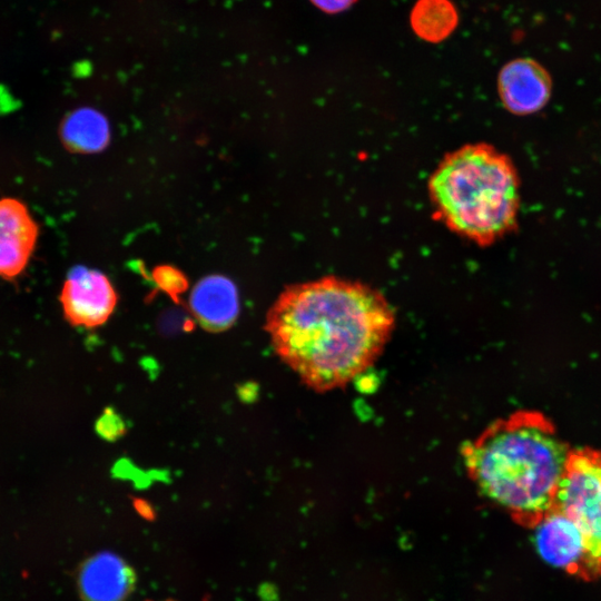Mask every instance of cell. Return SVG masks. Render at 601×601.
Here are the masks:
<instances>
[{
  "instance_id": "obj_15",
  "label": "cell",
  "mask_w": 601,
  "mask_h": 601,
  "mask_svg": "<svg viewBox=\"0 0 601 601\" xmlns=\"http://www.w3.org/2000/svg\"><path fill=\"white\" fill-rule=\"evenodd\" d=\"M317 8L328 13L347 9L355 0H311Z\"/></svg>"
},
{
  "instance_id": "obj_5",
  "label": "cell",
  "mask_w": 601,
  "mask_h": 601,
  "mask_svg": "<svg viewBox=\"0 0 601 601\" xmlns=\"http://www.w3.org/2000/svg\"><path fill=\"white\" fill-rule=\"evenodd\" d=\"M60 302L70 324L92 328L106 323L112 314L117 294L102 273L76 267L63 283Z\"/></svg>"
},
{
  "instance_id": "obj_3",
  "label": "cell",
  "mask_w": 601,
  "mask_h": 601,
  "mask_svg": "<svg viewBox=\"0 0 601 601\" xmlns=\"http://www.w3.org/2000/svg\"><path fill=\"white\" fill-rule=\"evenodd\" d=\"M521 181L512 159L485 142L447 155L428 181L444 224L479 246H490L518 228Z\"/></svg>"
},
{
  "instance_id": "obj_17",
  "label": "cell",
  "mask_w": 601,
  "mask_h": 601,
  "mask_svg": "<svg viewBox=\"0 0 601 601\" xmlns=\"http://www.w3.org/2000/svg\"><path fill=\"white\" fill-rule=\"evenodd\" d=\"M146 601H150V600H146ZM166 601H176V600H166Z\"/></svg>"
},
{
  "instance_id": "obj_12",
  "label": "cell",
  "mask_w": 601,
  "mask_h": 601,
  "mask_svg": "<svg viewBox=\"0 0 601 601\" xmlns=\"http://www.w3.org/2000/svg\"><path fill=\"white\" fill-rule=\"evenodd\" d=\"M411 24L420 38L437 42L455 29L457 12L450 0H418L411 13Z\"/></svg>"
},
{
  "instance_id": "obj_2",
  "label": "cell",
  "mask_w": 601,
  "mask_h": 601,
  "mask_svg": "<svg viewBox=\"0 0 601 601\" xmlns=\"http://www.w3.org/2000/svg\"><path fill=\"white\" fill-rule=\"evenodd\" d=\"M570 453L552 421L532 410L496 420L462 449L479 490L531 529L554 509Z\"/></svg>"
},
{
  "instance_id": "obj_7",
  "label": "cell",
  "mask_w": 601,
  "mask_h": 601,
  "mask_svg": "<svg viewBox=\"0 0 601 601\" xmlns=\"http://www.w3.org/2000/svg\"><path fill=\"white\" fill-rule=\"evenodd\" d=\"M532 529L535 548L546 563L570 574L591 578L585 541L572 520L553 509Z\"/></svg>"
},
{
  "instance_id": "obj_16",
  "label": "cell",
  "mask_w": 601,
  "mask_h": 601,
  "mask_svg": "<svg viewBox=\"0 0 601 601\" xmlns=\"http://www.w3.org/2000/svg\"><path fill=\"white\" fill-rule=\"evenodd\" d=\"M134 508L136 512L145 520L152 521L156 518V513L150 503L142 499L134 500Z\"/></svg>"
},
{
  "instance_id": "obj_14",
  "label": "cell",
  "mask_w": 601,
  "mask_h": 601,
  "mask_svg": "<svg viewBox=\"0 0 601 601\" xmlns=\"http://www.w3.org/2000/svg\"><path fill=\"white\" fill-rule=\"evenodd\" d=\"M96 428L107 440H115L125 433V425L120 416L110 408L106 410L101 415Z\"/></svg>"
},
{
  "instance_id": "obj_8",
  "label": "cell",
  "mask_w": 601,
  "mask_h": 601,
  "mask_svg": "<svg viewBox=\"0 0 601 601\" xmlns=\"http://www.w3.org/2000/svg\"><path fill=\"white\" fill-rule=\"evenodd\" d=\"M39 226L19 199H0V277L13 278L27 267Z\"/></svg>"
},
{
  "instance_id": "obj_9",
  "label": "cell",
  "mask_w": 601,
  "mask_h": 601,
  "mask_svg": "<svg viewBox=\"0 0 601 601\" xmlns=\"http://www.w3.org/2000/svg\"><path fill=\"white\" fill-rule=\"evenodd\" d=\"M136 582L135 570L111 552L91 555L78 574V589L83 601H126Z\"/></svg>"
},
{
  "instance_id": "obj_1",
  "label": "cell",
  "mask_w": 601,
  "mask_h": 601,
  "mask_svg": "<svg viewBox=\"0 0 601 601\" xmlns=\"http://www.w3.org/2000/svg\"><path fill=\"white\" fill-rule=\"evenodd\" d=\"M393 327L394 313L380 292L335 276L289 286L265 323L279 358L319 392L370 367Z\"/></svg>"
},
{
  "instance_id": "obj_11",
  "label": "cell",
  "mask_w": 601,
  "mask_h": 601,
  "mask_svg": "<svg viewBox=\"0 0 601 601\" xmlns=\"http://www.w3.org/2000/svg\"><path fill=\"white\" fill-rule=\"evenodd\" d=\"M60 135L65 146L71 151L92 152L107 145L109 128L98 111L79 109L65 119Z\"/></svg>"
},
{
  "instance_id": "obj_10",
  "label": "cell",
  "mask_w": 601,
  "mask_h": 601,
  "mask_svg": "<svg viewBox=\"0 0 601 601\" xmlns=\"http://www.w3.org/2000/svg\"><path fill=\"white\" fill-rule=\"evenodd\" d=\"M189 308L195 319L206 331L214 333L225 331L238 316L236 286L224 276L205 277L193 288Z\"/></svg>"
},
{
  "instance_id": "obj_13",
  "label": "cell",
  "mask_w": 601,
  "mask_h": 601,
  "mask_svg": "<svg viewBox=\"0 0 601 601\" xmlns=\"http://www.w3.org/2000/svg\"><path fill=\"white\" fill-rule=\"evenodd\" d=\"M154 278L156 284L174 298L188 286L183 273L170 266L158 267L154 272Z\"/></svg>"
},
{
  "instance_id": "obj_4",
  "label": "cell",
  "mask_w": 601,
  "mask_h": 601,
  "mask_svg": "<svg viewBox=\"0 0 601 601\" xmlns=\"http://www.w3.org/2000/svg\"><path fill=\"white\" fill-rule=\"evenodd\" d=\"M554 509L583 534L591 578L601 574V450H571Z\"/></svg>"
},
{
  "instance_id": "obj_6",
  "label": "cell",
  "mask_w": 601,
  "mask_h": 601,
  "mask_svg": "<svg viewBox=\"0 0 601 601\" xmlns=\"http://www.w3.org/2000/svg\"><path fill=\"white\" fill-rule=\"evenodd\" d=\"M497 92L502 106L512 115L531 116L550 102L553 81L543 65L532 58L506 62L497 75Z\"/></svg>"
}]
</instances>
